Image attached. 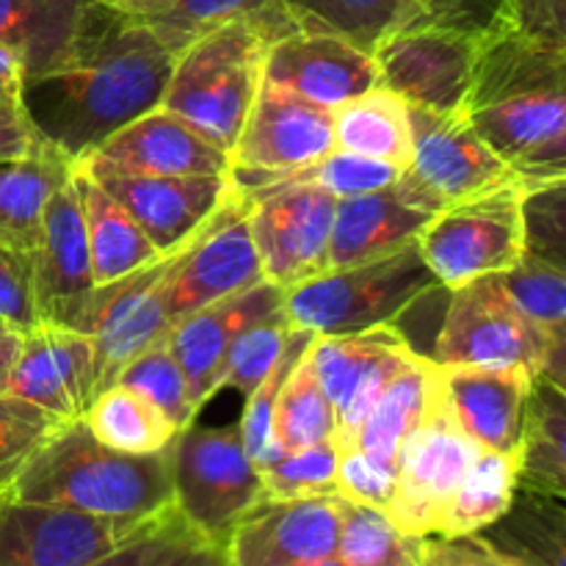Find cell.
Wrapping results in <instances>:
<instances>
[{
	"label": "cell",
	"instance_id": "obj_3",
	"mask_svg": "<svg viewBox=\"0 0 566 566\" xmlns=\"http://www.w3.org/2000/svg\"><path fill=\"white\" fill-rule=\"evenodd\" d=\"M9 495L111 520H149L171 509V446L122 453L103 446L81 420L61 426L22 468Z\"/></svg>",
	"mask_w": 566,
	"mask_h": 566
},
{
	"label": "cell",
	"instance_id": "obj_10",
	"mask_svg": "<svg viewBox=\"0 0 566 566\" xmlns=\"http://www.w3.org/2000/svg\"><path fill=\"white\" fill-rule=\"evenodd\" d=\"M523 197L525 186L514 182L431 216L415 247L442 287L501 274L523 258Z\"/></svg>",
	"mask_w": 566,
	"mask_h": 566
},
{
	"label": "cell",
	"instance_id": "obj_38",
	"mask_svg": "<svg viewBox=\"0 0 566 566\" xmlns=\"http://www.w3.org/2000/svg\"><path fill=\"white\" fill-rule=\"evenodd\" d=\"M509 302L547 337L566 343V269L523 252L512 269L497 274Z\"/></svg>",
	"mask_w": 566,
	"mask_h": 566
},
{
	"label": "cell",
	"instance_id": "obj_29",
	"mask_svg": "<svg viewBox=\"0 0 566 566\" xmlns=\"http://www.w3.org/2000/svg\"><path fill=\"white\" fill-rule=\"evenodd\" d=\"M97 0H0V48L22 66V81L48 70L72 44Z\"/></svg>",
	"mask_w": 566,
	"mask_h": 566
},
{
	"label": "cell",
	"instance_id": "obj_49",
	"mask_svg": "<svg viewBox=\"0 0 566 566\" xmlns=\"http://www.w3.org/2000/svg\"><path fill=\"white\" fill-rule=\"evenodd\" d=\"M492 20L542 48L566 50V0H497Z\"/></svg>",
	"mask_w": 566,
	"mask_h": 566
},
{
	"label": "cell",
	"instance_id": "obj_51",
	"mask_svg": "<svg viewBox=\"0 0 566 566\" xmlns=\"http://www.w3.org/2000/svg\"><path fill=\"white\" fill-rule=\"evenodd\" d=\"M50 149L28 119L20 97L0 99V164L31 158Z\"/></svg>",
	"mask_w": 566,
	"mask_h": 566
},
{
	"label": "cell",
	"instance_id": "obj_9",
	"mask_svg": "<svg viewBox=\"0 0 566 566\" xmlns=\"http://www.w3.org/2000/svg\"><path fill=\"white\" fill-rule=\"evenodd\" d=\"M412 160L392 186V191L412 208L434 216L459 202L520 182L462 111L440 116L412 108Z\"/></svg>",
	"mask_w": 566,
	"mask_h": 566
},
{
	"label": "cell",
	"instance_id": "obj_27",
	"mask_svg": "<svg viewBox=\"0 0 566 566\" xmlns=\"http://www.w3.org/2000/svg\"><path fill=\"white\" fill-rule=\"evenodd\" d=\"M503 566H566L564 501L517 490L512 506L473 534Z\"/></svg>",
	"mask_w": 566,
	"mask_h": 566
},
{
	"label": "cell",
	"instance_id": "obj_41",
	"mask_svg": "<svg viewBox=\"0 0 566 566\" xmlns=\"http://www.w3.org/2000/svg\"><path fill=\"white\" fill-rule=\"evenodd\" d=\"M315 340V332L302 329V326H293L291 337H287L285 348H282L280 359L274 363L271 374L254 387V392L247 396V407H243L241 420H238V431H241L243 448H247L249 459L258 464L271 462V459L280 457V446L274 440V431H271V420H274V407L276 398H280L282 385L291 376V370L302 363L304 354L310 352Z\"/></svg>",
	"mask_w": 566,
	"mask_h": 566
},
{
	"label": "cell",
	"instance_id": "obj_17",
	"mask_svg": "<svg viewBox=\"0 0 566 566\" xmlns=\"http://www.w3.org/2000/svg\"><path fill=\"white\" fill-rule=\"evenodd\" d=\"M33 287L42 324L72 329L94 291L92 254H88L86 221L75 177H66L42 210L36 247H33Z\"/></svg>",
	"mask_w": 566,
	"mask_h": 566
},
{
	"label": "cell",
	"instance_id": "obj_23",
	"mask_svg": "<svg viewBox=\"0 0 566 566\" xmlns=\"http://www.w3.org/2000/svg\"><path fill=\"white\" fill-rule=\"evenodd\" d=\"M282 298H285V291L274 282L263 280L260 285L249 287V291L221 298V302H213L208 307L197 310V313L186 315L166 332V346H169L177 365L186 374L199 409L216 396V370H219L232 340L249 324L280 310Z\"/></svg>",
	"mask_w": 566,
	"mask_h": 566
},
{
	"label": "cell",
	"instance_id": "obj_1",
	"mask_svg": "<svg viewBox=\"0 0 566 566\" xmlns=\"http://www.w3.org/2000/svg\"><path fill=\"white\" fill-rule=\"evenodd\" d=\"M177 55L133 17L94 3L70 48L20 88L22 108L72 166L158 108Z\"/></svg>",
	"mask_w": 566,
	"mask_h": 566
},
{
	"label": "cell",
	"instance_id": "obj_32",
	"mask_svg": "<svg viewBox=\"0 0 566 566\" xmlns=\"http://www.w3.org/2000/svg\"><path fill=\"white\" fill-rule=\"evenodd\" d=\"M72 175V164L55 149L0 164V241L33 249L42 210L55 188Z\"/></svg>",
	"mask_w": 566,
	"mask_h": 566
},
{
	"label": "cell",
	"instance_id": "obj_5",
	"mask_svg": "<svg viewBox=\"0 0 566 566\" xmlns=\"http://www.w3.org/2000/svg\"><path fill=\"white\" fill-rule=\"evenodd\" d=\"M434 287L442 285L412 243L387 258L326 269L313 280L287 287L282 310L293 326L315 335H354L396 326Z\"/></svg>",
	"mask_w": 566,
	"mask_h": 566
},
{
	"label": "cell",
	"instance_id": "obj_31",
	"mask_svg": "<svg viewBox=\"0 0 566 566\" xmlns=\"http://www.w3.org/2000/svg\"><path fill=\"white\" fill-rule=\"evenodd\" d=\"M431 374H434V363L423 357V354H415L392 376V381L385 387V392L374 403L368 418L363 420L357 434L343 448L354 446L368 453V457L379 459V462L396 464L398 448L418 429V423L426 415V407H429Z\"/></svg>",
	"mask_w": 566,
	"mask_h": 566
},
{
	"label": "cell",
	"instance_id": "obj_12",
	"mask_svg": "<svg viewBox=\"0 0 566 566\" xmlns=\"http://www.w3.org/2000/svg\"><path fill=\"white\" fill-rule=\"evenodd\" d=\"M238 191L249 199V230L265 280L287 291L324 274L337 197L310 182H265Z\"/></svg>",
	"mask_w": 566,
	"mask_h": 566
},
{
	"label": "cell",
	"instance_id": "obj_26",
	"mask_svg": "<svg viewBox=\"0 0 566 566\" xmlns=\"http://www.w3.org/2000/svg\"><path fill=\"white\" fill-rule=\"evenodd\" d=\"M335 149L407 169L415 149L412 108L385 86H374L332 111Z\"/></svg>",
	"mask_w": 566,
	"mask_h": 566
},
{
	"label": "cell",
	"instance_id": "obj_30",
	"mask_svg": "<svg viewBox=\"0 0 566 566\" xmlns=\"http://www.w3.org/2000/svg\"><path fill=\"white\" fill-rule=\"evenodd\" d=\"M274 6L293 31L329 33L370 55L398 28L426 17L412 0H274Z\"/></svg>",
	"mask_w": 566,
	"mask_h": 566
},
{
	"label": "cell",
	"instance_id": "obj_39",
	"mask_svg": "<svg viewBox=\"0 0 566 566\" xmlns=\"http://www.w3.org/2000/svg\"><path fill=\"white\" fill-rule=\"evenodd\" d=\"M271 6L274 0H158L147 14L138 17V22L147 25L171 53L180 55L205 33L241 17L260 14Z\"/></svg>",
	"mask_w": 566,
	"mask_h": 566
},
{
	"label": "cell",
	"instance_id": "obj_20",
	"mask_svg": "<svg viewBox=\"0 0 566 566\" xmlns=\"http://www.w3.org/2000/svg\"><path fill=\"white\" fill-rule=\"evenodd\" d=\"M81 164L105 166V169L127 171V175H230V155L216 147L210 138L193 130L186 119L169 108L147 111L130 125L105 138Z\"/></svg>",
	"mask_w": 566,
	"mask_h": 566
},
{
	"label": "cell",
	"instance_id": "obj_18",
	"mask_svg": "<svg viewBox=\"0 0 566 566\" xmlns=\"http://www.w3.org/2000/svg\"><path fill=\"white\" fill-rule=\"evenodd\" d=\"M340 497L260 501L232 528L227 553L232 566H302L337 553Z\"/></svg>",
	"mask_w": 566,
	"mask_h": 566
},
{
	"label": "cell",
	"instance_id": "obj_34",
	"mask_svg": "<svg viewBox=\"0 0 566 566\" xmlns=\"http://www.w3.org/2000/svg\"><path fill=\"white\" fill-rule=\"evenodd\" d=\"M514 492H517V453L481 448L459 481L437 536L459 539V536L479 534L512 506Z\"/></svg>",
	"mask_w": 566,
	"mask_h": 566
},
{
	"label": "cell",
	"instance_id": "obj_40",
	"mask_svg": "<svg viewBox=\"0 0 566 566\" xmlns=\"http://www.w3.org/2000/svg\"><path fill=\"white\" fill-rule=\"evenodd\" d=\"M291 329L293 324L282 307L249 324L227 348L224 359L216 370L213 392H221L224 387H235L243 398L254 392V387L271 374L274 363L280 359Z\"/></svg>",
	"mask_w": 566,
	"mask_h": 566
},
{
	"label": "cell",
	"instance_id": "obj_13",
	"mask_svg": "<svg viewBox=\"0 0 566 566\" xmlns=\"http://www.w3.org/2000/svg\"><path fill=\"white\" fill-rule=\"evenodd\" d=\"M158 517H92L72 509L17 501L9 492H3L0 495V566H86L125 545Z\"/></svg>",
	"mask_w": 566,
	"mask_h": 566
},
{
	"label": "cell",
	"instance_id": "obj_11",
	"mask_svg": "<svg viewBox=\"0 0 566 566\" xmlns=\"http://www.w3.org/2000/svg\"><path fill=\"white\" fill-rule=\"evenodd\" d=\"M481 448L453 423L431 374V396L418 429L403 440L396 459V490L385 514L401 534L437 536L448 503Z\"/></svg>",
	"mask_w": 566,
	"mask_h": 566
},
{
	"label": "cell",
	"instance_id": "obj_4",
	"mask_svg": "<svg viewBox=\"0 0 566 566\" xmlns=\"http://www.w3.org/2000/svg\"><path fill=\"white\" fill-rule=\"evenodd\" d=\"M285 33L293 28L276 6L205 33L175 59L160 105L230 155L263 83L265 50Z\"/></svg>",
	"mask_w": 566,
	"mask_h": 566
},
{
	"label": "cell",
	"instance_id": "obj_53",
	"mask_svg": "<svg viewBox=\"0 0 566 566\" xmlns=\"http://www.w3.org/2000/svg\"><path fill=\"white\" fill-rule=\"evenodd\" d=\"M149 566H232V562L227 545L205 539L197 531H188L180 542H175L158 562Z\"/></svg>",
	"mask_w": 566,
	"mask_h": 566
},
{
	"label": "cell",
	"instance_id": "obj_43",
	"mask_svg": "<svg viewBox=\"0 0 566 566\" xmlns=\"http://www.w3.org/2000/svg\"><path fill=\"white\" fill-rule=\"evenodd\" d=\"M401 169L390 164H381V160L363 158V155L343 153V149H332L324 158L313 160V164L302 166V169L285 171V175L276 177H263V180H235L238 188H254L265 186V182H310V186H318L324 191H329L332 197H363V193L385 191V188L396 186Z\"/></svg>",
	"mask_w": 566,
	"mask_h": 566
},
{
	"label": "cell",
	"instance_id": "obj_56",
	"mask_svg": "<svg viewBox=\"0 0 566 566\" xmlns=\"http://www.w3.org/2000/svg\"><path fill=\"white\" fill-rule=\"evenodd\" d=\"M426 17H453L459 14L464 0H412Z\"/></svg>",
	"mask_w": 566,
	"mask_h": 566
},
{
	"label": "cell",
	"instance_id": "obj_15",
	"mask_svg": "<svg viewBox=\"0 0 566 566\" xmlns=\"http://www.w3.org/2000/svg\"><path fill=\"white\" fill-rule=\"evenodd\" d=\"M263 280V265L249 230V199L235 191L177 269L160 282L169 329L186 315L249 291Z\"/></svg>",
	"mask_w": 566,
	"mask_h": 566
},
{
	"label": "cell",
	"instance_id": "obj_24",
	"mask_svg": "<svg viewBox=\"0 0 566 566\" xmlns=\"http://www.w3.org/2000/svg\"><path fill=\"white\" fill-rule=\"evenodd\" d=\"M429 219L431 213L403 202L392 191V186L385 191L363 193V197L337 199L326 269H340V265L401 252L418 241Z\"/></svg>",
	"mask_w": 566,
	"mask_h": 566
},
{
	"label": "cell",
	"instance_id": "obj_16",
	"mask_svg": "<svg viewBox=\"0 0 566 566\" xmlns=\"http://www.w3.org/2000/svg\"><path fill=\"white\" fill-rule=\"evenodd\" d=\"M108 191L127 213L133 216L144 235L158 252L180 247L191 238L232 193L238 191L230 175H127V171L105 169V166L75 164Z\"/></svg>",
	"mask_w": 566,
	"mask_h": 566
},
{
	"label": "cell",
	"instance_id": "obj_7",
	"mask_svg": "<svg viewBox=\"0 0 566 566\" xmlns=\"http://www.w3.org/2000/svg\"><path fill=\"white\" fill-rule=\"evenodd\" d=\"M265 501L258 468L238 423H188L171 442V503L210 542H230L232 528Z\"/></svg>",
	"mask_w": 566,
	"mask_h": 566
},
{
	"label": "cell",
	"instance_id": "obj_55",
	"mask_svg": "<svg viewBox=\"0 0 566 566\" xmlns=\"http://www.w3.org/2000/svg\"><path fill=\"white\" fill-rule=\"evenodd\" d=\"M20 340L22 335H17V332H3L0 335V392H3L6 379H9V370L17 357V348H20Z\"/></svg>",
	"mask_w": 566,
	"mask_h": 566
},
{
	"label": "cell",
	"instance_id": "obj_33",
	"mask_svg": "<svg viewBox=\"0 0 566 566\" xmlns=\"http://www.w3.org/2000/svg\"><path fill=\"white\" fill-rule=\"evenodd\" d=\"M407 348L412 346L403 340L396 326H376V329L354 332V335H315L307 357L313 363L321 390L326 392L337 415L370 370Z\"/></svg>",
	"mask_w": 566,
	"mask_h": 566
},
{
	"label": "cell",
	"instance_id": "obj_22",
	"mask_svg": "<svg viewBox=\"0 0 566 566\" xmlns=\"http://www.w3.org/2000/svg\"><path fill=\"white\" fill-rule=\"evenodd\" d=\"M434 381L453 423L475 446L517 453L525 398L534 381L528 370L434 363Z\"/></svg>",
	"mask_w": 566,
	"mask_h": 566
},
{
	"label": "cell",
	"instance_id": "obj_6",
	"mask_svg": "<svg viewBox=\"0 0 566 566\" xmlns=\"http://www.w3.org/2000/svg\"><path fill=\"white\" fill-rule=\"evenodd\" d=\"M431 363L468 368H520L566 387V343L531 324L503 293L497 274L453 287Z\"/></svg>",
	"mask_w": 566,
	"mask_h": 566
},
{
	"label": "cell",
	"instance_id": "obj_25",
	"mask_svg": "<svg viewBox=\"0 0 566 566\" xmlns=\"http://www.w3.org/2000/svg\"><path fill=\"white\" fill-rule=\"evenodd\" d=\"M517 490L566 497V387L531 381L517 440Z\"/></svg>",
	"mask_w": 566,
	"mask_h": 566
},
{
	"label": "cell",
	"instance_id": "obj_50",
	"mask_svg": "<svg viewBox=\"0 0 566 566\" xmlns=\"http://www.w3.org/2000/svg\"><path fill=\"white\" fill-rule=\"evenodd\" d=\"M188 531L193 528L180 517V512L171 506L169 512H164L158 520H153L147 528L138 531V534L133 536V539H127L125 545H119L116 551H111L108 556L97 558V562L86 566H149L158 562L175 542H180Z\"/></svg>",
	"mask_w": 566,
	"mask_h": 566
},
{
	"label": "cell",
	"instance_id": "obj_45",
	"mask_svg": "<svg viewBox=\"0 0 566 566\" xmlns=\"http://www.w3.org/2000/svg\"><path fill=\"white\" fill-rule=\"evenodd\" d=\"M61 426L64 420L44 412L36 403L0 392V495L9 492L22 468L44 442L59 434Z\"/></svg>",
	"mask_w": 566,
	"mask_h": 566
},
{
	"label": "cell",
	"instance_id": "obj_42",
	"mask_svg": "<svg viewBox=\"0 0 566 566\" xmlns=\"http://www.w3.org/2000/svg\"><path fill=\"white\" fill-rule=\"evenodd\" d=\"M114 385L130 387L133 392L144 396L147 401H153L177 429H186L188 423H193L199 415L197 401H193L191 385H188L186 374L177 365L175 354L169 352L166 340L153 343L149 348H144L138 357H133L130 363L122 368V374L116 376Z\"/></svg>",
	"mask_w": 566,
	"mask_h": 566
},
{
	"label": "cell",
	"instance_id": "obj_8",
	"mask_svg": "<svg viewBox=\"0 0 566 566\" xmlns=\"http://www.w3.org/2000/svg\"><path fill=\"white\" fill-rule=\"evenodd\" d=\"M484 25L453 17H420L398 28L374 50L379 86L431 114H457L464 108Z\"/></svg>",
	"mask_w": 566,
	"mask_h": 566
},
{
	"label": "cell",
	"instance_id": "obj_52",
	"mask_svg": "<svg viewBox=\"0 0 566 566\" xmlns=\"http://www.w3.org/2000/svg\"><path fill=\"white\" fill-rule=\"evenodd\" d=\"M423 566H503L475 536L423 539Z\"/></svg>",
	"mask_w": 566,
	"mask_h": 566
},
{
	"label": "cell",
	"instance_id": "obj_57",
	"mask_svg": "<svg viewBox=\"0 0 566 566\" xmlns=\"http://www.w3.org/2000/svg\"><path fill=\"white\" fill-rule=\"evenodd\" d=\"M97 3L108 6V9L122 11V14H127V17H133V20H138V17L147 14V11L153 9V6L158 3V0H97Z\"/></svg>",
	"mask_w": 566,
	"mask_h": 566
},
{
	"label": "cell",
	"instance_id": "obj_59",
	"mask_svg": "<svg viewBox=\"0 0 566 566\" xmlns=\"http://www.w3.org/2000/svg\"><path fill=\"white\" fill-rule=\"evenodd\" d=\"M3 332H9V329H6V324H3V321H0V335H3Z\"/></svg>",
	"mask_w": 566,
	"mask_h": 566
},
{
	"label": "cell",
	"instance_id": "obj_54",
	"mask_svg": "<svg viewBox=\"0 0 566 566\" xmlns=\"http://www.w3.org/2000/svg\"><path fill=\"white\" fill-rule=\"evenodd\" d=\"M22 66L6 48H0V99L20 97Z\"/></svg>",
	"mask_w": 566,
	"mask_h": 566
},
{
	"label": "cell",
	"instance_id": "obj_14",
	"mask_svg": "<svg viewBox=\"0 0 566 566\" xmlns=\"http://www.w3.org/2000/svg\"><path fill=\"white\" fill-rule=\"evenodd\" d=\"M335 149L332 111L263 77L230 149L235 180H263L302 169Z\"/></svg>",
	"mask_w": 566,
	"mask_h": 566
},
{
	"label": "cell",
	"instance_id": "obj_21",
	"mask_svg": "<svg viewBox=\"0 0 566 566\" xmlns=\"http://www.w3.org/2000/svg\"><path fill=\"white\" fill-rule=\"evenodd\" d=\"M263 77L326 111L379 86L376 61L368 50L329 33L302 31L285 33L269 44Z\"/></svg>",
	"mask_w": 566,
	"mask_h": 566
},
{
	"label": "cell",
	"instance_id": "obj_44",
	"mask_svg": "<svg viewBox=\"0 0 566 566\" xmlns=\"http://www.w3.org/2000/svg\"><path fill=\"white\" fill-rule=\"evenodd\" d=\"M258 473L271 501L337 495V448L335 442H318L298 451H282L271 462L258 464Z\"/></svg>",
	"mask_w": 566,
	"mask_h": 566
},
{
	"label": "cell",
	"instance_id": "obj_37",
	"mask_svg": "<svg viewBox=\"0 0 566 566\" xmlns=\"http://www.w3.org/2000/svg\"><path fill=\"white\" fill-rule=\"evenodd\" d=\"M337 558L343 566H423V539L401 534L385 512L340 497Z\"/></svg>",
	"mask_w": 566,
	"mask_h": 566
},
{
	"label": "cell",
	"instance_id": "obj_47",
	"mask_svg": "<svg viewBox=\"0 0 566 566\" xmlns=\"http://www.w3.org/2000/svg\"><path fill=\"white\" fill-rule=\"evenodd\" d=\"M0 321L6 329L28 335L42 324L33 287V249L0 241Z\"/></svg>",
	"mask_w": 566,
	"mask_h": 566
},
{
	"label": "cell",
	"instance_id": "obj_35",
	"mask_svg": "<svg viewBox=\"0 0 566 566\" xmlns=\"http://www.w3.org/2000/svg\"><path fill=\"white\" fill-rule=\"evenodd\" d=\"M83 423L103 446L122 453H158L180 434L175 423L125 385H111L88 403Z\"/></svg>",
	"mask_w": 566,
	"mask_h": 566
},
{
	"label": "cell",
	"instance_id": "obj_46",
	"mask_svg": "<svg viewBox=\"0 0 566 566\" xmlns=\"http://www.w3.org/2000/svg\"><path fill=\"white\" fill-rule=\"evenodd\" d=\"M525 252L566 269V180L525 188Z\"/></svg>",
	"mask_w": 566,
	"mask_h": 566
},
{
	"label": "cell",
	"instance_id": "obj_28",
	"mask_svg": "<svg viewBox=\"0 0 566 566\" xmlns=\"http://www.w3.org/2000/svg\"><path fill=\"white\" fill-rule=\"evenodd\" d=\"M72 177H75L83 221H86L94 287L122 280L164 254L153 247L133 216L108 191H103L81 166H72Z\"/></svg>",
	"mask_w": 566,
	"mask_h": 566
},
{
	"label": "cell",
	"instance_id": "obj_36",
	"mask_svg": "<svg viewBox=\"0 0 566 566\" xmlns=\"http://www.w3.org/2000/svg\"><path fill=\"white\" fill-rule=\"evenodd\" d=\"M307 354L291 370L280 398H276L271 431H274L280 451H298V448L318 446V442H335V409H332L326 392L321 390Z\"/></svg>",
	"mask_w": 566,
	"mask_h": 566
},
{
	"label": "cell",
	"instance_id": "obj_48",
	"mask_svg": "<svg viewBox=\"0 0 566 566\" xmlns=\"http://www.w3.org/2000/svg\"><path fill=\"white\" fill-rule=\"evenodd\" d=\"M337 497L385 512L396 490V464L379 462L359 448H337Z\"/></svg>",
	"mask_w": 566,
	"mask_h": 566
},
{
	"label": "cell",
	"instance_id": "obj_19",
	"mask_svg": "<svg viewBox=\"0 0 566 566\" xmlns=\"http://www.w3.org/2000/svg\"><path fill=\"white\" fill-rule=\"evenodd\" d=\"M3 392L59 420H81L94 401V343L77 329L39 324L22 335Z\"/></svg>",
	"mask_w": 566,
	"mask_h": 566
},
{
	"label": "cell",
	"instance_id": "obj_58",
	"mask_svg": "<svg viewBox=\"0 0 566 566\" xmlns=\"http://www.w3.org/2000/svg\"><path fill=\"white\" fill-rule=\"evenodd\" d=\"M302 566H343V562L337 556H329V558H321V562H310V564H302Z\"/></svg>",
	"mask_w": 566,
	"mask_h": 566
},
{
	"label": "cell",
	"instance_id": "obj_2",
	"mask_svg": "<svg viewBox=\"0 0 566 566\" xmlns=\"http://www.w3.org/2000/svg\"><path fill=\"white\" fill-rule=\"evenodd\" d=\"M462 114L525 188L566 180V50L490 17Z\"/></svg>",
	"mask_w": 566,
	"mask_h": 566
}]
</instances>
